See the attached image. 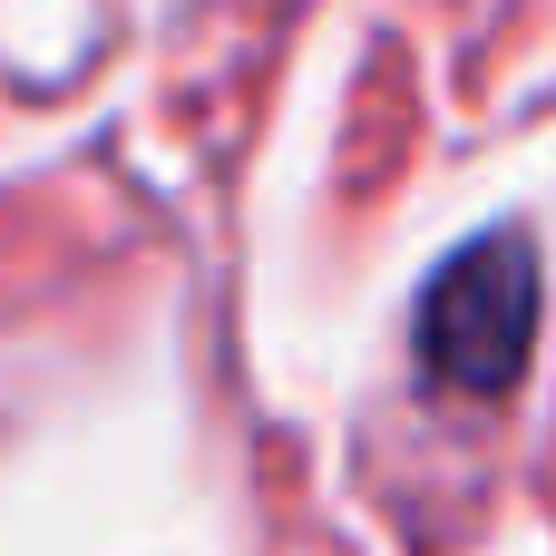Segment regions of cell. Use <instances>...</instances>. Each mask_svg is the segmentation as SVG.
I'll use <instances>...</instances> for the list:
<instances>
[{
	"instance_id": "cell-1",
	"label": "cell",
	"mask_w": 556,
	"mask_h": 556,
	"mask_svg": "<svg viewBox=\"0 0 556 556\" xmlns=\"http://www.w3.org/2000/svg\"><path fill=\"white\" fill-rule=\"evenodd\" d=\"M538 352V254L528 235L459 244L420 293V381L450 401H508Z\"/></svg>"
}]
</instances>
